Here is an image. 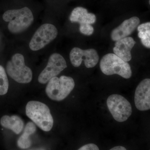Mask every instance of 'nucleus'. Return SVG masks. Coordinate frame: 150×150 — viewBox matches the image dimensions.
I'll list each match as a JSON object with an SVG mask.
<instances>
[{
  "instance_id": "1",
  "label": "nucleus",
  "mask_w": 150,
  "mask_h": 150,
  "mask_svg": "<svg viewBox=\"0 0 150 150\" xmlns=\"http://www.w3.org/2000/svg\"><path fill=\"white\" fill-rule=\"evenodd\" d=\"M25 112L28 117L41 130L48 132L52 129L54 119L46 105L39 101H29L26 105Z\"/></svg>"
},
{
  "instance_id": "2",
  "label": "nucleus",
  "mask_w": 150,
  "mask_h": 150,
  "mask_svg": "<svg viewBox=\"0 0 150 150\" xmlns=\"http://www.w3.org/2000/svg\"><path fill=\"white\" fill-rule=\"evenodd\" d=\"M3 18L9 22L8 29L13 33L23 32L31 25L34 20L32 11L26 7L6 11Z\"/></svg>"
},
{
  "instance_id": "3",
  "label": "nucleus",
  "mask_w": 150,
  "mask_h": 150,
  "mask_svg": "<svg viewBox=\"0 0 150 150\" xmlns=\"http://www.w3.org/2000/svg\"><path fill=\"white\" fill-rule=\"evenodd\" d=\"M100 70L107 76L118 74L124 79L132 76L131 67L129 63L114 54H108L102 57L100 63Z\"/></svg>"
},
{
  "instance_id": "4",
  "label": "nucleus",
  "mask_w": 150,
  "mask_h": 150,
  "mask_svg": "<svg viewBox=\"0 0 150 150\" xmlns=\"http://www.w3.org/2000/svg\"><path fill=\"white\" fill-rule=\"evenodd\" d=\"M74 87V81L71 77L62 76L59 78L56 76L48 82L46 92L51 99L61 101L69 95Z\"/></svg>"
},
{
  "instance_id": "5",
  "label": "nucleus",
  "mask_w": 150,
  "mask_h": 150,
  "mask_svg": "<svg viewBox=\"0 0 150 150\" xmlns=\"http://www.w3.org/2000/svg\"><path fill=\"white\" fill-rule=\"evenodd\" d=\"M6 71L9 76L17 82L28 83L32 79V71L25 66L24 56L16 54L12 57L6 65Z\"/></svg>"
},
{
  "instance_id": "6",
  "label": "nucleus",
  "mask_w": 150,
  "mask_h": 150,
  "mask_svg": "<svg viewBox=\"0 0 150 150\" xmlns=\"http://www.w3.org/2000/svg\"><path fill=\"white\" fill-rule=\"evenodd\" d=\"M107 105L113 118L118 122L126 121L132 114L131 103L120 95L115 94L108 97Z\"/></svg>"
},
{
  "instance_id": "7",
  "label": "nucleus",
  "mask_w": 150,
  "mask_h": 150,
  "mask_svg": "<svg viewBox=\"0 0 150 150\" xmlns=\"http://www.w3.org/2000/svg\"><path fill=\"white\" fill-rule=\"evenodd\" d=\"M58 30L50 23L41 25L37 30L29 43V47L33 51H37L44 48L57 37Z\"/></svg>"
},
{
  "instance_id": "8",
  "label": "nucleus",
  "mask_w": 150,
  "mask_h": 150,
  "mask_svg": "<svg viewBox=\"0 0 150 150\" xmlns=\"http://www.w3.org/2000/svg\"><path fill=\"white\" fill-rule=\"evenodd\" d=\"M67 67L64 58L58 53L52 54L49 57L46 68L39 75L38 81L42 84L48 83L52 78L58 76Z\"/></svg>"
},
{
  "instance_id": "9",
  "label": "nucleus",
  "mask_w": 150,
  "mask_h": 150,
  "mask_svg": "<svg viewBox=\"0 0 150 150\" xmlns=\"http://www.w3.org/2000/svg\"><path fill=\"white\" fill-rule=\"evenodd\" d=\"M70 59L74 67H80L83 60L86 67L91 68L96 66L99 61V58L97 52L93 48L82 50L75 47L70 52Z\"/></svg>"
},
{
  "instance_id": "10",
  "label": "nucleus",
  "mask_w": 150,
  "mask_h": 150,
  "mask_svg": "<svg viewBox=\"0 0 150 150\" xmlns=\"http://www.w3.org/2000/svg\"><path fill=\"white\" fill-rule=\"evenodd\" d=\"M134 102L139 110L145 111L150 109V79L143 80L137 86Z\"/></svg>"
},
{
  "instance_id": "11",
  "label": "nucleus",
  "mask_w": 150,
  "mask_h": 150,
  "mask_svg": "<svg viewBox=\"0 0 150 150\" xmlns=\"http://www.w3.org/2000/svg\"><path fill=\"white\" fill-rule=\"evenodd\" d=\"M140 23V19L137 16L126 20L112 30L110 34L111 39L116 41L129 36L138 27Z\"/></svg>"
},
{
  "instance_id": "12",
  "label": "nucleus",
  "mask_w": 150,
  "mask_h": 150,
  "mask_svg": "<svg viewBox=\"0 0 150 150\" xmlns=\"http://www.w3.org/2000/svg\"><path fill=\"white\" fill-rule=\"evenodd\" d=\"M136 42L132 37H127L116 41L113 48L114 54L123 61L129 62L132 59L131 50Z\"/></svg>"
},
{
  "instance_id": "13",
  "label": "nucleus",
  "mask_w": 150,
  "mask_h": 150,
  "mask_svg": "<svg viewBox=\"0 0 150 150\" xmlns=\"http://www.w3.org/2000/svg\"><path fill=\"white\" fill-rule=\"evenodd\" d=\"M70 20L72 23H78L80 25L93 24L96 22L95 15L88 13L87 10L82 7L75 8L70 16Z\"/></svg>"
},
{
  "instance_id": "14",
  "label": "nucleus",
  "mask_w": 150,
  "mask_h": 150,
  "mask_svg": "<svg viewBox=\"0 0 150 150\" xmlns=\"http://www.w3.org/2000/svg\"><path fill=\"white\" fill-rule=\"evenodd\" d=\"M0 123L3 127L11 130L16 134L21 133L24 127L22 119L17 115H4L1 118Z\"/></svg>"
},
{
  "instance_id": "15",
  "label": "nucleus",
  "mask_w": 150,
  "mask_h": 150,
  "mask_svg": "<svg viewBox=\"0 0 150 150\" xmlns=\"http://www.w3.org/2000/svg\"><path fill=\"white\" fill-rule=\"evenodd\" d=\"M35 124L32 122H28L23 130V133L17 141L18 146L21 149H26L31 145V141L30 137L36 131Z\"/></svg>"
},
{
  "instance_id": "16",
  "label": "nucleus",
  "mask_w": 150,
  "mask_h": 150,
  "mask_svg": "<svg viewBox=\"0 0 150 150\" xmlns=\"http://www.w3.org/2000/svg\"><path fill=\"white\" fill-rule=\"evenodd\" d=\"M138 36L145 47L150 48V22L142 23L137 27Z\"/></svg>"
},
{
  "instance_id": "17",
  "label": "nucleus",
  "mask_w": 150,
  "mask_h": 150,
  "mask_svg": "<svg viewBox=\"0 0 150 150\" xmlns=\"http://www.w3.org/2000/svg\"><path fill=\"white\" fill-rule=\"evenodd\" d=\"M9 82L5 70L0 65V96L7 93L8 91Z\"/></svg>"
},
{
  "instance_id": "18",
  "label": "nucleus",
  "mask_w": 150,
  "mask_h": 150,
  "mask_svg": "<svg viewBox=\"0 0 150 150\" xmlns=\"http://www.w3.org/2000/svg\"><path fill=\"white\" fill-rule=\"evenodd\" d=\"M79 30L84 35H91L93 33L94 28L91 25H80Z\"/></svg>"
},
{
  "instance_id": "19",
  "label": "nucleus",
  "mask_w": 150,
  "mask_h": 150,
  "mask_svg": "<svg viewBox=\"0 0 150 150\" xmlns=\"http://www.w3.org/2000/svg\"><path fill=\"white\" fill-rule=\"evenodd\" d=\"M78 150H99V149L95 144H89L84 145Z\"/></svg>"
},
{
  "instance_id": "20",
  "label": "nucleus",
  "mask_w": 150,
  "mask_h": 150,
  "mask_svg": "<svg viewBox=\"0 0 150 150\" xmlns=\"http://www.w3.org/2000/svg\"><path fill=\"white\" fill-rule=\"evenodd\" d=\"M110 150H127L126 148L122 146H117L110 149Z\"/></svg>"
},
{
  "instance_id": "21",
  "label": "nucleus",
  "mask_w": 150,
  "mask_h": 150,
  "mask_svg": "<svg viewBox=\"0 0 150 150\" xmlns=\"http://www.w3.org/2000/svg\"><path fill=\"white\" fill-rule=\"evenodd\" d=\"M30 150H46L44 149L43 148H38V149H31Z\"/></svg>"
},
{
  "instance_id": "22",
  "label": "nucleus",
  "mask_w": 150,
  "mask_h": 150,
  "mask_svg": "<svg viewBox=\"0 0 150 150\" xmlns=\"http://www.w3.org/2000/svg\"><path fill=\"white\" fill-rule=\"evenodd\" d=\"M149 4L150 5V0L149 1Z\"/></svg>"
}]
</instances>
